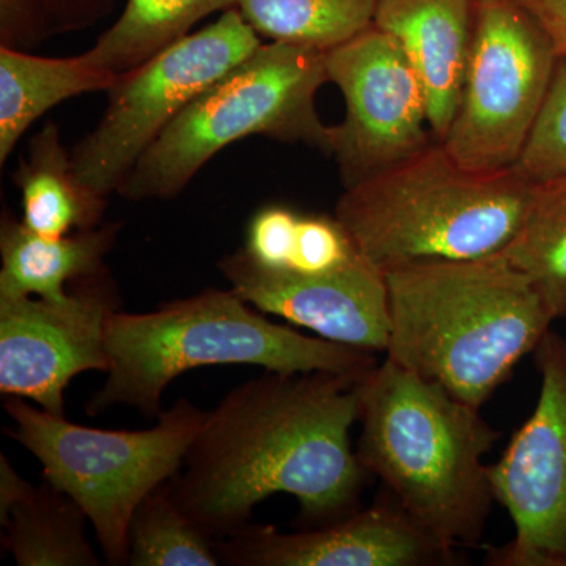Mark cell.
Segmentation results:
<instances>
[{
    "label": "cell",
    "mask_w": 566,
    "mask_h": 566,
    "mask_svg": "<svg viewBox=\"0 0 566 566\" xmlns=\"http://www.w3.org/2000/svg\"><path fill=\"white\" fill-rule=\"evenodd\" d=\"M367 374H275L234 387L207 412L167 490L212 538L248 526L271 495H292L304 527L352 515L368 472L352 447Z\"/></svg>",
    "instance_id": "6da1fadb"
},
{
    "label": "cell",
    "mask_w": 566,
    "mask_h": 566,
    "mask_svg": "<svg viewBox=\"0 0 566 566\" xmlns=\"http://www.w3.org/2000/svg\"><path fill=\"white\" fill-rule=\"evenodd\" d=\"M386 282L387 359L479 409L556 322L504 252L406 264Z\"/></svg>",
    "instance_id": "7a4b0ae2"
},
{
    "label": "cell",
    "mask_w": 566,
    "mask_h": 566,
    "mask_svg": "<svg viewBox=\"0 0 566 566\" xmlns=\"http://www.w3.org/2000/svg\"><path fill=\"white\" fill-rule=\"evenodd\" d=\"M357 458L449 549L475 546L495 502L483 457L499 433L480 409L387 359L360 387Z\"/></svg>",
    "instance_id": "3957f363"
},
{
    "label": "cell",
    "mask_w": 566,
    "mask_h": 566,
    "mask_svg": "<svg viewBox=\"0 0 566 566\" xmlns=\"http://www.w3.org/2000/svg\"><path fill=\"white\" fill-rule=\"evenodd\" d=\"M107 379L85 412L115 405L161 415L164 390L178 376L208 365H255L275 374H368L370 352L334 344L271 322L233 289H207L145 314L114 312L106 327Z\"/></svg>",
    "instance_id": "277c9868"
},
{
    "label": "cell",
    "mask_w": 566,
    "mask_h": 566,
    "mask_svg": "<svg viewBox=\"0 0 566 566\" xmlns=\"http://www.w3.org/2000/svg\"><path fill=\"white\" fill-rule=\"evenodd\" d=\"M534 186L516 166L465 169L433 140L346 186L334 216L365 259L386 274L406 264L504 251L526 218Z\"/></svg>",
    "instance_id": "5b68a950"
},
{
    "label": "cell",
    "mask_w": 566,
    "mask_h": 566,
    "mask_svg": "<svg viewBox=\"0 0 566 566\" xmlns=\"http://www.w3.org/2000/svg\"><path fill=\"white\" fill-rule=\"evenodd\" d=\"M326 52L270 41L211 84L158 137L126 177L125 199H172L219 151L264 136L331 151L333 126L316 112Z\"/></svg>",
    "instance_id": "8992f818"
},
{
    "label": "cell",
    "mask_w": 566,
    "mask_h": 566,
    "mask_svg": "<svg viewBox=\"0 0 566 566\" xmlns=\"http://www.w3.org/2000/svg\"><path fill=\"white\" fill-rule=\"evenodd\" d=\"M6 434L43 465V480L84 510L107 564L128 565V528L140 502L181 471L207 412L188 398L148 430H99L36 409L21 397L3 405Z\"/></svg>",
    "instance_id": "52a82bcc"
},
{
    "label": "cell",
    "mask_w": 566,
    "mask_h": 566,
    "mask_svg": "<svg viewBox=\"0 0 566 566\" xmlns=\"http://www.w3.org/2000/svg\"><path fill=\"white\" fill-rule=\"evenodd\" d=\"M262 44L238 9L117 74L102 120L71 151L82 180L117 192L153 142L211 84Z\"/></svg>",
    "instance_id": "ba28073f"
},
{
    "label": "cell",
    "mask_w": 566,
    "mask_h": 566,
    "mask_svg": "<svg viewBox=\"0 0 566 566\" xmlns=\"http://www.w3.org/2000/svg\"><path fill=\"white\" fill-rule=\"evenodd\" d=\"M558 55L515 0H476L463 91L442 145L475 172L520 161L549 91Z\"/></svg>",
    "instance_id": "9c48e42d"
},
{
    "label": "cell",
    "mask_w": 566,
    "mask_h": 566,
    "mask_svg": "<svg viewBox=\"0 0 566 566\" xmlns=\"http://www.w3.org/2000/svg\"><path fill=\"white\" fill-rule=\"evenodd\" d=\"M538 401L504 455L490 465L491 485L515 526L491 566H566V344L549 331L535 348Z\"/></svg>",
    "instance_id": "30bf717a"
},
{
    "label": "cell",
    "mask_w": 566,
    "mask_h": 566,
    "mask_svg": "<svg viewBox=\"0 0 566 566\" xmlns=\"http://www.w3.org/2000/svg\"><path fill=\"white\" fill-rule=\"evenodd\" d=\"M327 80L345 99L331 151L345 186L403 161L436 140L427 96L408 55L389 33L370 28L326 52Z\"/></svg>",
    "instance_id": "8fae6325"
},
{
    "label": "cell",
    "mask_w": 566,
    "mask_h": 566,
    "mask_svg": "<svg viewBox=\"0 0 566 566\" xmlns=\"http://www.w3.org/2000/svg\"><path fill=\"white\" fill-rule=\"evenodd\" d=\"M120 311L107 270L71 283L63 301L0 297V392L65 416V389L85 371L107 374L106 327Z\"/></svg>",
    "instance_id": "7c38bea8"
},
{
    "label": "cell",
    "mask_w": 566,
    "mask_h": 566,
    "mask_svg": "<svg viewBox=\"0 0 566 566\" xmlns=\"http://www.w3.org/2000/svg\"><path fill=\"white\" fill-rule=\"evenodd\" d=\"M230 286L264 314L334 344L386 353L390 315L386 274L365 256L337 273L297 275L256 266L243 249L219 263Z\"/></svg>",
    "instance_id": "4fadbf2b"
},
{
    "label": "cell",
    "mask_w": 566,
    "mask_h": 566,
    "mask_svg": "<svg viewBox=\"0 0 566 566\" xmlns=\"http://www.w3.org/2000/svg\"><path fill=\"white\" fill-rule=\"evenodd\" d=\"M216 553L221 565L232 566H439L455 560L453 549L436 542L398 504L357 509L292 534L248 524L216 543Z\"/></svg>",
    "instance_id": "5bb4252c"
},
{
    "label": "cell",
    "mask_w": 566,
    "mask_h": 566,
    "mask_svg": "<svg viewBox=\"0 0 566 566\" xmlns=\"http://www.w3.org/2000/svg\"><path fill=\"white\" fill-rule=\"evenodd\" d=\"M476 0H379L374 25L408 55L427 96L434 139L455 117L474 39Z\"/></svg>",
    "instance_id": "9a60e30c"
},
{
    "label": "cell",
    "mask_w": 566,
    "mask_h": 566,
    "mask_svg": "<svg viewBox=\"0 0 566 566\" xmlns=\"http://www.w3.org/2000/svg\"><path fill=\"white\" fill-rule=\"evenodd\" d=\"M120 223L104 222L95 229L50 238L32 232L13 212L0 222V297H43L63 301L66 285L106 271Z\"/></svg>",
    "instance_id": "2e32d148"
},
{
    "label": "cell",
    "mask_w": 566,
    "mask_h": 566,
    "mask_svg": "<svg viewBox=\"0 0 566 566\" xmlns=\"http://www.w3.org/2000/svg\"><path fill=\"white\" fill-rule=\"evenodd\" d=\"M117 74L87 52L74 57H40L0 46V164L48 111L84 93L107 92Z\"/></svg>",
    "instance_id": "e0dca14e"
},
{
    "label": "cell",
    "mask_w": 566,
    "mask_h": 566,
    "mask_svg": "<svg viewBox=\"0 0 566 566\" xmlns=\"http://www.w3.org/2000/svg\"><path fill=\"white\" fill-rule=\"evenodd\" d=\"M13 180L21 192V221L32 232L59 238L103 223L107 197L82 180L54 123L35 134Z\"/></svg>",
    "instance_id": "ac0fdd59"
},
{
    "label": "cell",
    "mask_w": 566,
    "mask_h": 566,
    "mask_svg": "<svg viewBox=\"0 0 566 566\" xmlns=\"http://www.w3.org/2000/svg\"><path fill=\"white\" fill-rule=\"evenodd\" d=\"M87 521L73 497L43 480L11 509L2 546L20 566H98Z\"/></svg>",
    "instance_id": "d6986e66"
},
{
    "label": "cell",
    "mask_w": 566,
    "mask_h": 566,
    "mask_svg": "<svg viewBox=\"0 0 566 566\" xmlns=\"http://www.w3.org/2000/svg\"><path fill=\"white\" fill-rule=\"evenodd\" d=\"M238 0H126L118 20L96 40L88 57L112 73L140 65L185 39L203 18L234 9Z\"/></svg>",
    "instance_id": "ffe728a7"
},
{
    "label": "cell",
    "mask_w": 566,
    "mask_h": 566,
    "mask_svg": "<svg viewBox=\"0 0 566 566\" xmlns=\"http://www.w3.org/2000/svg\"><path fill=\"white\" fill-rule=\"evenodd\" d=\"M558 318H566V172L535 181L521 229L504 251Z\"/></svg>",
    "instance_id": "44dd1931"
},
{
    "label": "cell",
    "mask_w": 566,
    "mask_h": 566,
    "mask_svg": "<svg viewBox=\"0 0 566 566\" xmlns=\"http://www.w3.org/2000/svg\"><path fill=\"white\" fill-rule=\"evenodd\" d=\"M379 0H238L260 36L331 51L374 28Z\"/></svg>",
    "instance_id": "7402d4cb"
},
{
    "label": "cell",
    "mask_w": 566,
    "mask_h": 566,
    "mask_svg": "<svg viewBox=\"0 0 566 566\" xmlns=\"http://www.w3.org/2000/svg\"><path fill=\"white\" fill-rule=\"evenodd\" d=\"M129 566H218L214 538L175 504L167 483L137 506L128 528Z\"/></svg>",
    "instance_id": "603a6c76"
},
{
    "label": "cell",
    "mask_w": 566,
    "mask_h": 566,
    "mask_svg": "<svg viewBox=\"0 0 566 566\" xmlns=\"http://www.w3.org/2000/svg\"><path fill=\"white\" fill-rule=\"evenodd\" d=\"M516 167L532 181L566 172V55L558 57L545 103Z\"/></svg>",
    "instance_id": "cb8c5ba5"
},
{
    "label": "cell",
    "mask_w": 566,
    "mask_h": 566,
    "mask_svg": "<svg viewBox=\"0 0 566 566\" xmlns=\"http://www.w3.org/2000/svg\"><path fill=\"white\" fill-rule=\"evenodd\" d=\"M345 229L331 216L301 214L294 233L289 266L282 273L324 275L337 273L363 259ZM274 273V271H273Z\"/></svg>",
    "instance_id": "d4e9b609"
},
{
    "label": "cell",
    "mask_w": 566,
    "mask_h": 566,
    "mask_svg": "<svg viewBox=\"0 0 566 566\" xmlns=\"http://www.w3.org/2000/svg\"><path fill=\"white\" fill-rule=\"evenodd\" d=\"M300 216L285 205H270L256 211L245 230L243 251L249 260L266 271H285Z\"/></svg>",
    "instance_id": "484cf974"
},
{
    "label": "cell",
    "mask_w": 566,
    "mask_h": 566,
    "mask_svg": "<svg viewBox=\"0 0 566 566\" xmlns=\"http://www.w3.org/2000/svg\"><path fill=\"white\" fill-rule=\"evenodd\" d=\"M50 32L46 0H0V46L25 51Z\"/></svg>",
    "instance_id": "4316f807"
},
{
    "label": "cell",
    "mask_w": 566,
    "mask_h": 566,
    "mask_svg": "<svg viewBox=\"0 0 566 566\" xmlns=\"http://www.w3.org/2000/svg\"><path fill=\"white\" fill-rule=\"evenodd\" d=\"M114 0H46L51 32L73 31L102 20Z\"/></svg>",
    "instance_id": "83f0119b"
},
{
    "label": "cell",
    "mask_w": 566,
    "mask_h": 566,
    "mask_svg": "<svg viewBox=\"0 0 566 566\" xmlns=\"http://www.w3.org/2000/svg\"><path fill=\"white\" fill-rule=\"evenodd\" d=\"M531 14L553 43L558 57L566 55V0H515Z\"/></svg>",
    "instance_id": "f1b7e54d"
},
{
    "label": "cell",
    "mask_w": 566,
    "mask_h": 566,
    "mask_svg": "<svg viewBox=\"0 0 566 566\" xmlns=\"http://www.w3.org/2000/svg\"><path fill=\"white\" fill-rule=\"evenodd\" d=\"M33 488L35 486L18 474L9 458L2 453L0 455V524L6 523L11 509L31 493Z\"/></svg>",
    "instance_id": "f546056e"
},
{
    "label": "cell",
    "mask_w": 566,
    "mask_h": 566,
    "mask_svg": "<svg viewBox=\"0 0 566 566\" xmlns=\"http://www.w3.org/2000/svg\"><path fill=\"white\" fill-rule=\"evenodd\" d=\"M565 344H566V335H565Z\"/></svg>",
    "instance_id": "4dcf8cb0"
}]
</instances>
